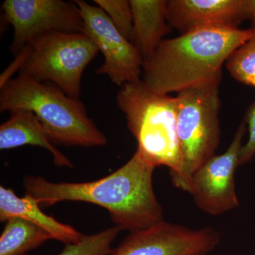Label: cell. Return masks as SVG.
<instances>
[{
	"instance_id": "obj_1",
	"label": "cell",
	"mask_w": 255,
	"mask_h": 255,
	"mask_svg": "<svg viewBox=\"0 0 255 255\" xmlns=\"http://www.w3.org/2000/svg\"><path fill=\"white\" fill-rule=\"evenodd\" d=\"M155 169L136 150L122 167L98 180L53 183L43 177L27 176L23 185L26 195L38 204L72 201L102 206L108 210L116 226L132 233L164 221L163 208L152 184Z\"/></svg>"
},
{
	"instance_id": "obj_2",
	"label": "cell",
	"mask_w": 255,
	"mask_h": 255,
	"mask_svg": "<svg viewBox=\"0 0 255 255\" xmlns=\"http://www.w3.org/2000/svg\"><path fill=\"white\" fill-rule=\"evenodd\" d=\"M253 33L252 28L216 26L164 39L144 63L142 81L152 92L162 95L221 83L223 65Z\"/></svg>"
},
{
	"instance_id": "obj_3",
	"label": "cell",
	"mask_w": 255,
	"mask_h": 255,
	"mask_svg": "<svg viewBox=\"0 0 255 255\" xmlns=\"http://www.w3.org/2000/svg\"><path fill=\"white\" fill-rule=\"evenodd\" d=\"M0 90V112H33L53 143L81 147L107 145V137L88 117L83 104L55 85L19 74Z\"/></svg>"
},
{
	"instance_id": "obj_4",
	"label": "cell",
	"mask_w": 255,
	"mask_h": 255,
	"mask_svg": "<svg viewBox=\"0 0 255 255\" xmlns=\"http://www.w3.org/2000/svg\"><path fill=\"white\" fill-rule=\"evenodd\" d=\"M117 102L142 157L154 167H168L171 178L179 175L177 97L152 92L140 80L121 87Z\"/></svg>"
},
{
	"instance_id": "obj_5",
	"label": "cell",
	"mask_w": 255,
	"mask_h": 255,
	"mask_svg": "<svg viewBox=\"0 0 255 255\" xmlns=\"http://www.w3.org/2000/svg\"><path fill=\"white\" fill-rule=\"evenodd\" d=\"M218 82L191 87L177 93V135L182 159L174 187L188 192L191 177L216 155L221 141V100Z\"/></svg>"
},
{
	"instance_id": "obj_6",
	"label": "cell",
	"mask_w": 255,
	"mask_h": 255,
	"mask_svg": "<svg viewBox=\"0 0 255 255\" xmlns=\"http://www.w3.org/2000/svg\"><path fill=\"white\" fill-rule=\"evenodd\" d=\"M28 56L20 74L36 81H49L72 98L78 99L82 77L99 50L84 33L50 31L26 46Z\"/></svg>"
},
{
	"instance_id": "obj_7",
	"label": "cell",
	"mask_w": 255,
	"mask_h": 255,
	"mask_svg": "<svg viewBox=\"0 0 255 255\" xmlns=\"http://www.w3.org/2000/svg\"><path fill=\"white\" fill-rule=\"evenodd\" d=\"M3 18L12 26L10 50L16 55L36 37L50 31L83 33L84 23L78 5L63 0H6Z\"/></svg>"
},
{
	"instance_id": "obj_8",
	"label": "cell",
	"mask_w": 255,
	"mask_h": 255,
	"mask_svg": "<svg viewBox=\"0 0 255 255\" xmlns=\"http://www.w3.org/2000/svg\"><path fill=\"white\" fill-rule=\"evenodd\" d=\"M246 131L243 119L226 152L213 156L191 177L188 193L206 214L220 216L240 206L235 176Z\"/></svg>"
},
{
	"instance_id": "obj_9",
	"label": "cell",
	"mask_w": 255,
	"mask_h": 255,
	"mask_svg": "<svg viewBox=\"0 0 255 255\" xmlns=\"http://www.w3.org/2000/svg\"><path fill=\"white\" fill-rule=\"evenodd\" d=\"M75 2L83 19V33L91 38L105 58L97 73L107 75L119 87L141 80L144 61L133 43L117 30L100 7L84 0Z\"/></svg>"
},
{
	"instance_id": "obj_10",
	"label": "cell",
	"mask_w": 255,
	"mask_h": 255,
	"mask_svg": "<svg viewBox=\"0 0 255 255\" xmlns=\"http://www.w3.org/2000/svg\"><path fill=\"white\" fill-rule=\"evenodd\" d=\"M221 241V233L214 228L194 229L162 221L130 233L109 255H208Z\"/></svg>"
},
{
	"instance_id": "obj_11",
	"label": "cell",
	"mask_w": 255,
	"mask_h": 255,
	"mask_svg": "<svg viewBox=\"0 0 255 255\" xmlns=\"http://www.w3.org/2000/svg\"><path fill=\"white\" fill-rule=\"evenodd\" d=\"M248 19L245 0H169L167 21L181 34L209 26L238 27Z\"/></svg>"
},
{
	"instance_id": "obj_12",
	"label": "cell",
	"mask_w": 255,
	"mask_h": 255,
	"mask_svg": "<svg viewBox=\"0 0 255 255\" xmlns=\"http://www.w3.org/2000/svg\"><path fill=\"white\" fill-rule=\"evenodd\" d=\"M26 145L39 146L49 151L57 166L73 167L66 156L53 145L46 129L33 112L11 111L9 119L0 126V149L9 150Z\"/></svg>"
},
{
	"instance_id": "obj_13",
	"label": "cell",
	"mask_w": 255,
	"mask_h": 255,
	"mask_svg": "<svg viewBox=\"0 0 255 255\" xmlns=\"http://www.w3.org/2000/svg\"><path fill=\"white\" fill-rule=\"evenodd\" d=\"M38 205L27 195L20 198L11 189L0 187V221L20 218L46 231L51 239L65 245L78 243L83 238L84 235L72 226L58 222L54 218L44 214Z\"/></svg>"
},
{
	"instance_id": "obj_14",
	"label": "cell",
	"mask_w": 255,
	"mask_h": 255,
	"mask_svg": "<svg viewBox=\"0 0 255 255\" xmlns=\"http://www.w3.org/2000/svg\"><path fill=\"white\" fill-rule=\"evenodd\" d=\"M166 0H130L133 18L132 42L144 63L153 55L170 26Z\"/></svg>"
},
{
	"instance_id": "obj_15",
	"label": "cell",
	"mask_w": 255,
	"mask_h": 255,
	"mask_svg": "<svg viewBox=\"0 0 255 255\" xmlns=\"http://www.w3.org/2000/svg\"><path fill=\"white\" fill-rule=\"evenodd\" d=\"M49 239L41 228L20 218H10L0 237V255H25Z\"/></svg>"
},
{
	"instance_id": "obj_16",
	"label": "cell",
	"mask_w": 255,
	"mask_h": 255,
	"mask_svg": "<svg viewBox=\"0 0 255 255\" xmlns=\"http://www.w3.org/2000/svg\"><path fill=\"white\" fill-rule=\"evenodd\" d=\"M253 36L230 55L226 63L236 81L255 87V28Z\"/></svg>"
},
{
	"instance_id": "obj_17",
	"label": "cell",
	"mask_w": 255,
	"mask_h": 255,
	"mask_svg": "<svg viewBox=\"0 0 255 255\" xmlns=\"http://www.w3.org/2000/svg\"><path fill=\"white\" fill-rule=\"evenodd\" d=\"M121 231L115 226L97 234L84 236L79 243L66 245L59 255H109L113 251L112 243Z\"/></svg>"
},
{
	"instance_id": "obj_18",
	"label": "cell",
	"mask_w": 255,
	"mask_h": 255,
	"mask_svg": "<svg viewBox=\"0 0 255 255\" xmlns=\"http://www.w3.org/2000/svg\"><path fill=\"white\" fill-rule=\"evenodd\" d=\"M94 2L105 11L117 30L132 43L133 18L130 1L95 0Z\"/></svg>"
},
{
	"instance_id": "obj_19",
	"label": "cell",
	"mask_w": 255,
	"mask_h": 255,
	"mask_svg": "<svg viewBox=\"0 0 255 255\" xmlns=\"http://www.w3.org/2000/svg\"><path fill=\"white\" fill-rule=\"evenodd\" d=\"M244 120L248 131V139L241 150L240 166L249 163L255 156V101L247 111Z\"/></svg>"
},
{
	"instance_id": "obj_20",
	"label": "cell",
	"mask_w": 255,
	"mask_h": 255,
	"mask_svg": "<svg viewBox=\"0 0 255 255\" xmlns=\"http://www.w3.org/2000/svg\"><path fill=\"white\" fill-rule=\"evenodd\" d=\"M245 6L248 19L251 21V28H255V0H245Z\"/></svg>"
},
{
	"instance_id": "obj_21",
	"label": "cell",
	"mask_w": 255,
	"mask_h": 255,
	"mask_svg": "<svg viewBox=\"0 0 255 255\" xmlns=\"http://www.w3.org/2000/svg\"><path fill=\"white\" fill-rule=\"evenodd\" d=\"M26 255V254H25V255Z\"/></svg>"
}]
</instances>
